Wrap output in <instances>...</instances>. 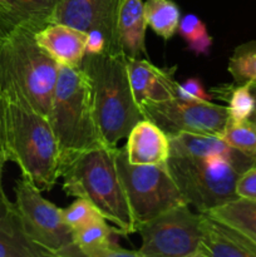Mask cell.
<instances>
[{"instance_id": "cell-1", "label": "cell", "mask_w": 256, "mask_h": 257, "mask_svg": "<svg viewBox=\"0 0 256 257\" xmlns=\"http://www.w3.org/2000/svg\"><path fill=\"white\" fill-rule=\"evenodd\" d=\"M59 65L30 30L12 29L0 38V90L10 100L48 117Z\"/></svg>"}, {"instance_id": "cell-2", "label": "cell", "mask_w": 256, "mask_h": 257, "mask_svg": "<svg viewBox=\"0 0 256 257\" xmlns=\"http://www.w3.org/2000/svg\"><path fill=\"white\" fill-rule=\"evenodd\" d=\"M117 147L87 151L60 171L63 190L68 196L85 198L113 225L114 235L137 232L124 188L115 166Z\"/></svg>"}, {"instance_id": "cell-3", "label": "cell", "mask_w": 256, "mask_h": 257, "mask_svg": "<svg viewBox=\"0 0 256 257\" xmlns=\"http://www.w3.org/2000/svg\"><path fill=\"white\" fill-rule=\"evenodd\" d=\"M48 119L58 143L60 171L82 153L107 146L95 117L89 78L82 68L59 67Z\"/></svg>"}, {"instance_id": "cell-4", "label": "cell", "mask_w": 256, "mask_h": 257, "mask_svg": "<svg viewBox=\"0 0 256 257\" xmlns=\"http://www.w3.org/2000/svg\"><path fill=\"white\" fill-rule=\"evenodd\" d=\"M7 162L17 163L22 176L39 191H49L60 177L58 143L49 119L3 94Z\"/></svg>"}, {"instance_id": "cell-5", "label": "cell", "mask_w": 256, "mask_h": 257, "mask_svg": "<svg viewBox=\"0 0 256 257\" xmlns=\"http://www.w3.org/2000/svg\"><path fill=\"white\" fill-rule=\"evenodd\" d=\"M82 69L92 88L93 105L98 125L108 147L127 138L133 127L143 119L133 94L123 54H85Z\"/></svg>"}, {"instance_id": "cell-6", "label": "cell", "mask_w": 256, "mask_h": 257, "mask_svg": "<svg viewBox=\"0 0 256 257\" xmlns=\"http://www.w3.org/2000/svg\"><path fill=\"white\" fill-rule=\"evenodd\" d=\"M167 167L188 206L200 213L237 198L236 181L242 171L220 157H170Z\"/></svg>"}, {"instance_id": "cell-7", "label": "cell", "mask_w": 256, "mask_h": 257, "mask_svg": "<svg viewBox=\"0 0 256 257\" xmlns=\"http://www.w3.org/2000/svg\"><path fill=\"white\" fill-rule=\"evenodd\" d=\"M115 166L137 227L171 208L187 205L167 163L132 165L122 147L115 152Z\"/></svg>"}, {"instance_id": "cell-8", "label": "cell", "mask_w": 256, "mask_h": 257, "mask_svg": "<svg viewBox=\"0 0 256 257\" xmlns=\"http://www.w3.org/2000/svg\"><path fill=\"white\" fill-rule=\"evenodd\" d=\"M15 205L30 240L47 251L49 256L79 257L73 232L63 220L62 208L42 196L27 177L17 180L14 187Z\"/></svg>"}, {"instance_id": "cell-9", "label": "cell", "mask_w": 256, "mask_h": 257, "mask_svg": "<svg viewBox=\"0 0 256 257\" xmlns=\"http://www.w3.org/2000/svg\"><path fill=\"white\" fill-rule=\"evenodd\" d=\"M141 257H198L201 246V213L188 205L173 207L141 223Z\"/></svg>"}, {"instance_id": "cell-10", "label": "cell", "mask_w": 256, "mask_h": 257, "mask_svg": "<svg viewBox=\"0 0 256 257\" xmlns=\"http://www.w3.org/2000/svg\"><path fill=\"white\" fill-rule=\"evenodd\" d=\"M143 118L157 124L166 135L197 133L220 136L228 122L227 108L210 102H185L178 98L146 102L140 105Z\"/></svg>"}, {"instance_id": "cell-11", "label": "cell", "mask_w": 256, "mask_h": 257, "mask_svg": "<svg viewBox=\"0 0 256 257\" xmlns=\"http://www.w3.org/2000/svg\"><path fill=\"white\" fill-rule=\"evenodd\" d=\"M122 3L123 0H58L50 24L62 23L85 33L99 30L107 42V54H123L117 33Z\"/></svg>"}, {"instance_id": "cell-12", "label": "cell", "mask_w": 256, "mask_h": 257, "mask_svg": "<svg viewBox=\"0 0 256 257\" xmlns=\"http://www.w3.org/2000/svg\"><path fill=\"white\" fill-rule=\"evenodd\" d=\"M131 87L138 105L176 98V67L160 68L147 58H127Z\"/></svg>"}, {"instance_id": "cell-13", "label": "cell", "mask_w": 256, "mask_h": 257, "mask_svg": "<svg viewBox=\"0 0 256 257\" xmlns=\"http://www.w3.org/2000/svg\"><path fill=\"white\" fill-rule=\"evenodd\" d=\"M5 161L0 160V257H48L27 235L17 205L8 198L3 186Z\"/></svg>"}, {"instance_id": "cell-14", "label": "cell", "mask_w": 256, "mask_h": 257, "mask_svg": "<svg viewBox=\"0 0 256 257\" xmlns=\"http://www.w3.org/2000/svg\"><path fill=\"white\" fill-rule=\"evenodd\" d=\"M35 40L59 67L82 68L87 45V33L83 30L52 23L35 33Z\"/></svg>"}, {"instance_id": "cell-15", "label": "cell", "mask_w": 256, "mask_h": 257, "mask_svg": "<svg viewBox=\"0 0 256 257\" xmlns=\"http://www.w3.org/2000/svg\"><path fill=\"white\" fill-rule=\"evenodd\" d=\"M198 257H256V245L235 228L201 213Z\"/></svg>"}, {"instance_id": "cell-16", "label": "cell", "mask_w": 256, "mask_h": 257, "mask_svg": "<svg viewBox=\"0 0 256 257\" xmlns=\"http://www.w3.org/2000/svg\"><path fill=\"white\" fill-rule=\"evenodd\" d=\"M170 157L212 158L220 157L232 162L241 171L252 166L253 161L245 157L216 135L178 133L170 136Z\"/></svg>"}, {"instance_id": "cell-17", "label": "cell", "mask_w": 256, "mask_h": 257, "mask_svg": "<svg viewBox=\"0 0 256 257\" xmlns=\"http://www.w3.org/2000/svg\"><path fill=\"white\" fill-rule=\"evenodd\" d=\"M124 150L132 165L167 163L170 137L157 124L143 118L128 133Z\"/></svg>"}, {"instance_id": "cell-18", "label": "cell", "mask_w": 256, "mask_h": 257, "mask_svg": "<svg viewBox=\"0 0 256 257\" xmlns=\"http://www.w3.org/2000/svg\"><path fill=\"white\" fill-rule=\"evenodd\" d=\"M58 0H2L0 29L4 33L22 28L39 32L52 22Z\"/></svg>"}, {"instance_id": "cell-19", "label": "cell", "mask_w": 256, "mask_h": 257, "mask_svg": "<svg viewBox=\"0 0 256 257\" xmlns=\"http://www.w3.org/2000/svg\"><path fill=\"white\" fill-rule=\"evenodd\" d=\"M145 3L142 0H123L118 14V43L127 58L147 57L146 50Z\"/></svg>"}, {"instance_id": "cell-20", "label": "cell", "mask_w": 256, "mask_h": 257, "mask_svg": "<svg viewBox=\"0 0 256 257\" xmlns=\"http://www.w3.org/2000/svg\"><path fill=\"white\" fill-rule=\"evenodd\" d=\"M113 227L104 217L73 232L77 248L83 257H141L138 251L123 248L113 240Z\"/></svg>"}, {"instance_id": "cell-21", "label": "cell", "mask_w": 256, "mask_h": 257, "mask_svg": "<svg viewBox=\"0 0 256 257\" xmlns=\"http://www.w3.org/2000/svg\"><path fill=\"white\" fill-rule=\"evenodd\" d=\"M206 215L235 228L256 245V200L237 197L213 207Z\"/></svg>"}, {"instance_id": "cell-22", "label": "cell", "mask_w": 256, "mask_h": 257, "mask_svg": "<svg viewBox=\"0 0 256 257\" xmlns=\"http://www.w3.org/2000/svg\"><path fill=\"white\" fill-rule=\"evenodd\" d=\"M145 17L148 27L158 37L170 40L177 33L181 10L173 0H146Z\"/></svg>"}, {"instance_id": "cell-23", "label": "cell", "mask_w": 256, "mask_h": 257, "mask_svg": "<svg viewBox=\"0 0 256 257\" xmlns=\"http://www.w3.org/2000/svg\"><path fill=\"white\" fill-rule=\"evenodd\" d=\"M217 97L227 100V113L228 120L231 122H242L252 117L256 107V99L251 90V83L236 84V87H218Z\"/></svg>"}, {"instance_id": "cell-24", "label": "cell", "mask_w": 256, "mask_h": 257, "mask_svg": "<svg viewBox=\"0 0 256 257\" xmlns=\"http://www.w3.org/2000/svg\"><path fill=\"white\" fill-rule=\"evenodd\" d=\"M218 137L256 163V118L251 117L238 123L228 120Z\"/></svg>"}, {"instance_id": "cell-25", "label": "cell", "mask_w": 256, "mask_h": 257, "mask_svg": "<svg viewBox=\"0 0 256 257\" xmlns=\"http://www.w3.org/2000/svg\"><path fill=\"white\" fill-rule=\"evenodd\" d=\"M188 50L196 55H208L212 47V37L205 23L195 14H187L181 18L177 29Z\"/></svg>"}, {"instance_id": "cell-26", "label": "cell", "mask_w": 256, "mask_h": 257, "mask_svg": "<svg viewBox=\"0 0 256 257\" xmlns=\"http://www.w3.org/2000/svg\"><path fill=\"white\" fill-rule=\"evenodd\" d=\"M235 84L256 83V40L236 47L227 63Z\"/></svg>"}, {"instance_id": "cell-27", "label": "cell", "mask_w": 256, "mask_h": 257, "mask_svg": "<svg viewBox=\"0 0 256 257\" xmlns=\"http://www.w3.org/2000/svg\"><path fill=\"white\" fill-rule=\"evenodd\" d=\"M62 215L63 220L72 230V232L85 227L99 217H103L89 201L79 197L74 202L70 203L68 207L62 208Z\"/></svg>"}, {"instance_id": "cell-28", "label": "cell", "mask_w": 256, "mask_h": 257, "mask_svg": "<svg viewBox=\"0 0 256 257\" xmlns=\"http://www.w3.org/2000/svg\"><path fill=\"white\" fill-rule=\"evenodd\" d=\"M176 98L185 102H210L212 95L206 92L200 78H188L183 83H177Z\"/></svg>"}, {"instance_id": "cell-29", "label": "cell", "mask_w": 256, "mask_h": 257, "mask_svg": "<svg viewBox=\"0 0 256 257\" xmlns=\"http://www.w3.org/2000/svg\"><path fill=\"white\" fill-rule=\"evenodd\" d=\"M235 192L237 197L256 200V163L240 173L236 181Z\"/></svg>"}, {"instance_id": "cell-30", "label": "cell", "mask_w": 256, "mask_h": 257, "mask_svg": "<svg viewBox=\"0 0 256 257\" xmlns=\"http://www.w3.org/2000/svg\"><path fill=\"white\" fill-rule=\"evenodd\" d=\"M107 54V42L99 30H89L87 33L85 54Z\"/></svg>"}, {"instance_id": "cell-31", "label": "cell", "mask_w": 256, "mask_h": 257, "mask_svg": "<svg viewBox=\"0 0 256 257\" xmlns=\"http://www.w3.org/2000/svg\"><path fill=\"white\" fill-rule=\"evenodd\" d=\"M4 107H3V93L0 90V160L7 162V147H5L4 131Z\"/></svg>"}, {"instance_id": "cell-32", "label": "cell", "mask_w": 256, "mask_h": 257, "mask_svg": "<svg viewBox=\"0 0 256 257\" xmlns=\"http://www.w3.org/2000/svg\"><path fill=\"white\" fill-rule=\"evenodd\" d=\"M251 90H252V94L256 99V83H251ZM252 117L256 118V107H255V112H253Z\"/></svg>"}, {"instance_id": "cell-33", "label": "cell", "mask_w": 256, "mask_h": 257, "mask_svg": "<svg viewBox=\"0 0 256 257\" xmlns=\"http://www.w3.org/2000/svg\"><path fill=\"white\" fill-rule=\"evenodd\" d=\"M3 34H4V32H3V30H2V29H0V38H2V37H3Z\"/></svg>"}, {"instance_id": "cell-34", "label": "cell", "mask_w": 256, "mask_h": 257, "mask_svg": "<svg viewBox=\"0 0 256 257\" xmlns=\"http://www.w3.org/2000/svg\"><path fill=\"white\" fill-rule=\"evenodd\" d=\"M0 2H2V0H0Z\"/></svg>"}]
</instances>
